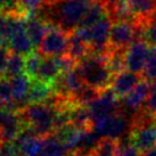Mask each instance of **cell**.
<instances>
[{"instance_id":"3","label":"cell","mask_w":156,"mask_h":156,"mask_svg":"<svg viewBox=\"0 0 156 156\" xmlns=\"http://www.w3.org/2000/svg\"><path fill=\"white\" fill-rule=\"evenodd\" d=\"M20 112L26 128H30L38 137L46 138L55 132V116L57 109L49 104H29Z\"/></svg>"},{"instance_id":"16","label":"cell","mask_w":156,"mask_h":156,"mask_svg":"<svg viewBox=\"0 0 156 156\" xmlns=\"http://www.w3.org/2000/svg\"><path fill=\"white\" fill-rule=\"evenodd\" d=\"M108 15V8L101 0H92L88 13L79 27H91Z\"/></svg>"},{"instance_id":"4","label":"cell","mask_w":156,"mask_h":156,"mask_svg":"<svg viewBox=\"0 0 156 156\" xmlns=\"http://www.w3.org/2000/svg\"><path fill=\"white\" fill-rule=\"evenodd\" d=\"M92 130L100 138H112L115 140H120L131 133L132 130L131 119L121 113L103 117L92 122Z\"/></svg>"},{"instance_id":"8","label":"cell","mask_w":156,"mask_h":156,"mask_svg":"<svg viewBox=\"0 0 156 156\" xmlns=\"http://www.w3.org/2000/svg\"><path fill=\"white\" fill-rule=\"evenodd\" d=\"M137 40L136 25L128 22L113 23L109 33V47L112 49L126 50Z\"/></svg>"},{"instance_id":"13","label":"cell","mask_w":156,"mask_h":156,"mask_svg":"<svg viewBox=\"0 0 156 156\" xmlns=\"http://www.w3.org/2000/svg\"><path fill=\"white\" fill-rule=\"evenodd\" d=\"M62 73L63 72L58 64L57 57H44V61L40 65L39 72H38L35 80H39V81L52 86L57 79L61 76Z\"/></svg>"},{"instance_id":"12","label":"cell","mask_w":156,"mask_h":156,"mask_svg":"<svg viewBox=\"0 0 156 156\" xmlns=\"http://www.w3.org/2000/svg\"><path fill=\"white\" fill-rule=\"evenodd\" d=\"M50 25L51 24L44 20L40 15H32L26 17V31L35 48H39L44 35L47 34L48 30L50 29Z\"/></svg>"},{"instance_id":"26","label":"cell","mask_w":156,"mask_h":156,"mask_svg":"<svg viewBox=\"0 0 156 156\" xmlns=\"http://www.w3.org/2000/svg\"><path fill=\"white\" fill-rule=\"evenodd\" d=\"M143 78L149 82L156 81V46L151 48V52L143 73Z\"/></svg>"},{"instance_id":"22","label":"cell","mask_w":156,"mask_h":156,"mask_svg":"<svg viewBox=\"0 0 156 156\" xmlns=\"http://www.w3.org/2000/svg\"><path fill=\"white\" fill-rule=\"evenodd\" d=\"M21 74H25V56L10 52L5 69V78L12 79Z\"/></svg>"},{"instance_id":"30","label":"cell","mask_w":156,"mask_h":156,"mask_svg":"<svg viewBox=\"0 0 156 156\" xmlns=\"http://www.w3.org/2000/svg\"><path fill=\"white\" fill-rule=\"evenodd\" d=\"M69 156H89V155H82V154H79V153H71Z\"/></svg>"},{"instance_id":"7","label":"cell","mask_w":156,"mask_h":156,"mask_svg":"<svg viewBox=\"0 0 156 156\" xmlns=\"http://www.w3.org/2000/svg\"><path fill=\"white\" fill-rule=\"evenodd\" d=\"M151 46L144 40H136L126 51V69L137 74L143 75L146 64H147Z\"/></svg>"},{"instance_id":"1","label":"cell","mask_w":156,"mask_h":156,"mask_svg":"<svg viewBox=\"0 0 156 156\" xmlns=\"http://www.w3.org/2000/svg\"><path fill=\"white\" fill-rule=\"evenodd\" d=\"M92 0H57L55 4L46 6V20L67 33H72L81 25L90 8Z\"/></svg>"},{"instance_id":"23","label":"cell","mask_w":156,"mask_h":156,"mask_svg":"<svg viewBox=\"0 0 156 156\" xmlns=\"http://www.w3.org/2000/svg\"><path fill=\"white\" fill-rule=\"evenodd\" d=\"M119 151V140L112 138H101L89 156H117Z\"/></svg>"},{"instance_id":"2","label":"cell","mask_w":156,"mask_h":156,"mask_svg":"<svg viewBox=\"0 0 156 156\" xmlns=\"http://www.w3.org/2000/svg\"><path fill=\"white\" fill-rule=\"evenodd\" d=\"M76 69L82 78L84 84L99 91H105L112 86L114 75L111 72L106 56L89 55L76 64Z\"/></svg>"},{"instance_id":"19","label":"cell","mask_w":156,"mask_h":156,"mask_svg":"<svg viewBox=\"0 0 156 156\" xmlns=\"http://www.w3.org/2000/svg\"><path fill=\"white\" fill-rule=\"evenodd\" d=\"M103 91H99L92 87H89L84 84L80 90L73 95L69 99L74 106H86L88 107L90 104H92L98 97L100 96Z\"/></svg>"},{"instance_id":"27","label":"cell","mask_w":156,"mask_h":156,"mask_svg":"<svg viewBox=\"0 0 156 156\" xmlns=\"http://www.w3.org/2000/svg\"><path fill=\"white\" fill-rule=\"evenodd\" d=\"M144 108L156 117V81L151 82V94L144 105Z\"/></svg>"},{"instance_id":"29","label":"cell","mask_w":156,"mask_h":156,"mask_svg":"<svg viewBox=\"0 0 156 156\" xmlns=\"http://www.w3.org/2000/svg\"><path fill=\"white\" fill-rule=\"evenodd\" d=\"M143 156H156V147L151 149V151H148V152L144 153Z\"/></svg>"},{"instance_id":"32","label":"cell","mask_w":156,"mask_h":156,"mask_svg":"<svg viewBox=\"0 0 156 156\" xmlns=\"http://www.w3.org/2000/svg\"><path fill=\"white\" fill-rule=\"evenodd\" d=\"M2 5H4V0H0V12H1V8H2Z\"/></svg>"},{"instance_id":"25","label":"cell","mask_w":156,"mask_h":156,"mask_svg":"<svg viewBox=\"0 0 156 156\" xmlns=\"http://www.w3.org/2000/svg\"><path fill=\"white\" fill-rule=\"evenodd\" d=\"M0 106L13 107V108L16 109L15 105H14L13 90H12L9 79L5 78V76L0 78Z\"/></svg>"},{"instance_id":"20","label":"cell","mask_w":156,"mask_h":156,"mask_svg":"<svg viewBox=\"0 0 156 156\" xmlns=\"http://www.w3.org/2000/svg\"><path fill=\"white\" fill-rule=\"evenodd\" d=\"M126 50H120V49H109V51L106 54V62L108 65L111 72L115 76L117 74L122 73L126 69Z\"/></svg>"},{"instance_id":"18","label":"cell","mask_w":156,"mask_h":156,"mask_svg":"<svg viewBox=\"0 0 156 156\" xmlns=\"http://www.w3.org/2000/svg\"><path fill=\"white\" fill-rule=\"evenodd\" d=\"M69 121L72 126L81 130L92 129V120L86 106H73L69 111Z\"/></svg>"},{"instance_id":"11","label":"cell","mask_w":156,"mask_h":156,"mask_svg":"<svg viewBox=\"0 0 156 156\" xmlns=\"http://www.w3.org/2000/svg\"><path fill=\"white\" fill-rule=\"evenodd\" d=\"M143 79L144 78L141 74L133 73V72L126 69L113 78L111 89L119 99H122L128 94H130Z\"/></svg>"},{"instance_id":"6","label":"cell","mask_w":156,"mask_h":156,"mask_svg":"<svg viewBox=\"0 0 156 156\" xmlns=\"http://www.w3.org/2000/svg\"><path fill=\"white\" fill-rule=\"evenodd\" d=\"M92 122L103 117H107L121 112V103L115 94L109 88L103 91L97 99L88 106Z\"/></svg>"},{"instance_id":"14","label":"cell","mask_w":156,"mask_h":156,"mask_svg":"<svg viewBox=\"0 0 156 156\" xmlns=\"http://www.w3.org/2000/svg\"><path fill=\"white\" fill-rule=\"evenodd\" d=\"M140 24L156 16V0H126Z\"/></svg>"},{"instance_id":"17","label":"cell","mask_w":156,"mask_h":156,"mask_svg":"<svg viewBox=\"0 0 156 156\" xmlns=\"http://www.w3.org/2000/svg\"><path fill=\"white\" fill-rule=\"evenodd\" d=\"M67 55L72 57L76 63H79L80 61H82L86 57L91 55V48L87 42H84L81 38H79L74 32H72L69 33V37Z\"/></svg>"},{"instance_id":"31","label":"cell","mask_w":156,"mask_h":156,"mask_svg":"<svg viewBox=\"0 0 156 156\" xmlns=\"http://www.w3.org/2000/svg\"><path fill=\"white\" fill-rule=\"evenodd\" d=\"M4 137H2V133H1V130H0V146H1V144L4 143Z\"/></svg>"},{"instance_id":"28","label":"cell","mask_w":156,"mask_h":156,"mask_svg":"<svg viewBox=\"0 0 156 156\" xmlns=\"http://www.w3.org/2000/svg\"><path fill=\"white\" fill-rule=\"evenodd\" d=\"M0 156H22L14 141H4L0 146Z\"/></svg>"},{"instance_id":"10","label":"cell","mask_w":156,"mask_h":156,"mask_svg":"<svg viewBox=\"0 0 156 156\" xmlns=\"http://www.w3.org/2000/svg\"><path fill=\"white\" fill-rule=\"evenodd\" d=\"M130 143L140 154L156 147V121L148 126L132 129Z\"/></svg>"},{"instance_id":"21","label":"cell","mask_w":156,"mask_h":156,"mask_svg":"<svg viewBox=\"0 0 156 156\" xmlns=\"http://www.w3.org/2000/svg\"><path fill=\"white\" fill-rule=\"evenodd\" d=\"M44 144V151L41 156H69V152L65 145L52 133L46 137Z\"/></svg>"},{"instance_id":"15","label":"cell","mask_w":156,"mask_h":156,"mask_svg":"<svg viewBox=\"0 0 156 156\" xmlns=\"http://www.w3.org/2000/svg\"><path fill=\"white\" fill-rule=\"evenodd\" d=\"M52 94H54L52 86L39 81V80H32L30 90L27 94V101L29 104L46 103L51 97Z\"/></svg>"},{"instance_id":"24","label":"cell","mask_w":156,"mask_h":156,"mask_svg":"<svg viewBox=\"0 0 156 156\" xmlns=\"http://www.w3.org/2000/svg\"><path fill=\"white\" fill-rule=\"evenodd\" d=\"M44 56H42L39 51H33L30 55L25 56V74L31 80L37 79L40 65L44 61Z\"/></svg>"},{"instance_id":"9","label":"cell","mask_w":156,"mask_h":156,"mask_svg":"<svg viewBox=\"0 0 156 156\" xmlns=\"http://www.w3.org/2000/svg\"><path fill=\"white\" fill-rule=\"evenodd\" d=\"M34 44L26 31V17L20 16L16 21L14 33L9 41V50L14 54L27 56L34 51Z\"/></svg>"},{"instance_id":"5","label":"cell","mask_w":156,"mask_h":156,"mask_svg":"<svg viewBox=\"0 0 156 156\" xmlns=\"http://www.w3.org/2000/svg\"><path fill=\"white\" fill-rule=\"evenodd\" d=\"M69 33L55 25H50L39 46V52L44 57H56L67 54Z\"/></svg>"}]
</instances>
